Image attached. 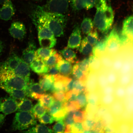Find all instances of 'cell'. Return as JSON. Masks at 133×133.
<instances>
[{"label":"cell","instance_id":"8","mask_svg":"<svg viewBox=\"0 0 133 133\" xmlns=\"http://www.w3.org/2000/svg\"><path fill=\"white\" fill-rule=\"evenodd\" d=\"M21 60L22 59L16 54L11 55L6 61L0 64V74L13 71Z\"/></svg>","mask_w":133,"mask_h":133},{"label":"cell","instance_id":"34","mask_svg":"<svg viewBox=\"0 0 133 133\" xmlns=\"http://www.w3.org/2000/svg\"><path fill=\"white\" fill-rule=\"evenodd\" d=\"M87 91L78 93L76 97V102L80 109H83L86 108L88 104Z\"/></svg>","mask_w":133,"mask_h":133},{"label":"cell","instance_id":"1","mask_svg":"<svg viewBox=\"0 0 133 133\" xmlns=\"http://www.w3.org/2000/svg\"><path fill=\"white\" fill-rule=\"evenodd\" d=\"M31 17L36 26L41 24L47 26L55 36L61 37L64 35L67 20L65 15L48 12L41 6H37L31 11Z\"/></svg>","mask_w":133,"mask_h":133},{"label":"cell","instance_id":"12","mask_svg":"<svg viewBox=\"0 0 133 133\" xmlns=\"http://www.w3.org/2000/svg\"><path fill=\"white\" fill-rule=\"evenodd\" d=\"M81 40V28L78 26L74 28L70 36L68 41L67 47L71 49H79Z\"/></svg>","mask_w":133,"mask_h":133},{"label":"cell","instance_id":"26","mask_svg":"<svg viewBox=\"0 0 133 133\" xmlns=\"http://www.w3.org/2000/svg\"><path fill=\"white\" fill-rule=\"evenodd\" d=\"M56 52V50L54 49L42 47L36 51L35 57L39 58L44 61Z\"/></svg>","mask_w":133,"mask_h":133},{"label":"cell","instance_id":"20","mask_svg":"<svg viewBox=\"0 0 133 133\" xmlns=\"http://www.w3.org/2000/svg\"><path fill=\"white\" fill-rule=\"evenodd\" d=\"M40 75L39 84L45 91H49L54 82V76L46 73Z\"/></svg>","mask_w":133,"mask_h":133},{"label":"cell","instance_id":"11","mask_svg":"<svg viewBox=\"0 0 133 133\" xmlns=\"http://www.w3.org/2000/svg\"><path fill=\"white\" fill-rule=\"evenodd\" d=\"M0 9V19L8 21L14 16L15 10L11 0H8L3 4Z\"/></svg>","mask_w":133,"mask_h":133},{"label":"cell","instance_id":"28","mask_svg":"<svg viewBox=\"0 0 133 133\" xmlns=\"http://www.w3.org/2000/svg\"><path fill=\"white\" fill-rule=\"evenodd\" d=\"M33 107L32 101L29 99H24L18 103L17 110L18 112H31Z\"/></svg>","mask_w":133,"mask_h":133},{"label":"cell","instance_id":"48","mask_svg":"<svg viewBox=\"0 0 133 133\" xmlns=\"http://www.w3.org/2000/svg\"><path fill=\"white\" fill-rule=\"evenodd\" d=\"M96 123V121L95 119H85L83 122L84 129L89 130L91 132L94 129Z\"/></svg>","mask_w":133,"mask_h":133},{"label":"cell","instance_id":"4","mask_svg":"<svg viewBox=\"0 0 133 133\" xmlns=\"http://www.w3.org/2000/svg\"><path fill=\"white\" fill-rule=\"evenodd\" d=\"M36 124V118L32 112H19L15 116L12 127L14 130H24Z\"/></svg>","mask_w":133,"mask_h":133},{"label":"cell","instance_id":"53","mask_svg":"<svg viewBox=\"0 0 133 133\" xmlns=\"http://www.w3.org/2000/svg\"><path fill=\"white\" fill-rule=\"evenodd\" d=\"M84 130L83 122H75L71 128L70 132H83Z\"/></svg>","mask_w":133,"mask_h":133},{"label":"cell","instance_id":"2","mask_svg":"<svg viewBox=\"0 0 133 133\" xmlns=\"http://www.w3.org/2000/svg\"><path fill=\"white\" fill-rule=\"evenodd\" d=\"M96 12L94 24L96 29L103 33L108 32L112 26L114 19L112 8L106 0H96Z\"/></svg>","mask_w":133,"mask_h":133},{"label":"cell","instance_id":"52","mask_svg":"<svg viewBox=\"0 0 133 133\" xmlns=\"http://www.w3.org/2000/svg\"><path fill=\"white\" fill-rule=\"evenodd\" d=\"M74 117L75 122H83L85 119V114L84 111L79 109L75 110Z\"/></svg>","mask_w":133,"mask_h":133},{"label":"cell","instance_id":"7","mask_svg":"<svg viewBox=\"0 0 133 133\" xmlns=\"http://www.w3.org/2000/svg\"><path fill=\"white\" fill-rule=\"evenodd\" d=\"M18 103L11 96L0 98V113L5 115L11 114L17 110Z\"/></svg>","mask_w":133,"mask_h":133},{"label":"cell","instance_id":"9","mask_svg":"<svg viewBox=\"0 0 133 133\" xmlns=\"http://www.w3.org/2000/svg\"><path fill=\"white\" fill-rule=\"evenodd\" d=\"M24 91L26 96L36 99H39L43 95L45 94L46 91L39 84L33 83L31 81H30Z\"/></svg>","mask_w":133,"mask_h":133},{"label":"cell","instance_id":"27","mask_svg":"<svg viewBox=\"0 0 133 133\" xmlns=\"http://www.w3.org/2000/svg\"><path fill=\"white\" fill-rule=\"evenodd\" d=\"M60 53L66 61L71 63H74L76 59V53L70 48L66 47L60 51Z\"/></svg>","mask_w":133,"mask_h":133},{"label":"cell","instance_id":"23","mask_svg":"<svg viewBox=\"0 0 133 133\" xmlns=\"http://www.w3.org/2000/svg\"><path fill=\"white\" fill-rule=\"evenodd\" d=\"M36 26L38 31V38L55 37L54 33L47 26L41 24H38Z\"/></svg>","mask_w":133,"mask_h":133},{"label":"cell","instance_id":"10","mask_svg":"<svg viewBox=\"0 0 133 133\" xmlns=\"http://www.w3.org/2000/svg\"><path fill=\"white\" fill-rule=\"evenodd\" d=\"M9 31L12 37L19 40L24 39L26 34L24 24L19 21L15 22L11 24Z\"/></svg>","mask_w":133,"mask_h":133},{"label":"cell","instance_id":"13","mask_svg":"<svg viewBox=\"0 0 133 133\" xmlns=\"http://www.w3.org/2000/svg\"><path fill=\"white\" fill-rule=\"evenodd\" d=\"M86 91L88 92H95L99 90L97 80V73L90 71L85 82Z\"/></svg>","mask_w":133,"mask_h":133},{"label":"cell","instance_id":"5","mask_svg":"<svg viewBox=\"0 0 133 133\" xmlns=\"http://www.w3.org/2000/svg\"><path fill=\"white\" fill-rule=\"evenodd\" d=\"M121 46L118 33L115 28H114L107 36L105 53L113 58L118 52Z\"/></svg>","mask_w":133,"mask_h":133},{"label":"cell","instance_id":"45","mask_svg":"<svg viewBox=\"0 0 133 133\" xmlns=\"http://www.w3.org/2000/svg\"><path fill=\"white\" fill-rule=\"evenodd\" d=\"M86 0H70L71 8L74 11H79L84 9Z\"/></svg>","mask_w":133,"mask_h":133},{"label":"cell","instance_id":"54","mask_svg":"<svg viewBox=\"0 0 133 133\" xmlns=\"http://www.w3.org/2000/svg\"><path fill=\"white\" fill-rule=\"evenodd\" d=\"M65 93L63 91H56L53 93L52 96L56 100L64 102L66 101Z\"/></svg>","mask_w":133,"mask_h":133},{"label":"cell","instance_id":"36","mask_svg":"<svg viewBox=\"0 0 133 133\" xmlns=\"http://www.w3.org/2000/svg\"><path fill=\"white\" fill-rule=\"evenodd\" d=\"M62 58V56L56 52L44 60V61L46 65L50 68L57 64Z\"/></svg>","mask_w":133,"mask_h":133},{"label":"cell","instance_id":"21","mask_svg":"<svg viewBox=\"0 0 133 133\" xmlns=\"http://www.w3.org/2000/svg\"><path fill=\"white\" fill-rule=\"evenodd\" d=\"M121 31L127 35L130 39H133V16H129L126 18L123 21V27Z\"/></svg>","mask_w":133,"mask_h":133},{"label":"cell","instance_id":"39","mask_svg":"<svg viewBox=\"0 0 133 133\" xmlns=\"http://www.w3.org/2000/svg\"><path fill=\"white\" fill-rule=\"evenodd\" d=\"M107 77L108 84L115 86L117 84L118 74L112 69L109 70L107 72Z\"/></svg>","mask_w":133,"mask_h":133},{"label":"cell","instance_id":"25","mask_svg":"<svg viewBox=\"0 0 133 133\" xmlns=\"http://www.w3.org/2000/svg\"><path fill=\"white\" fill-rule=\"evenodd\" d=\"M107 36L105 37L101 41L97 42L94 46L92 50V54L98 57L105 53L106 39Z\"/></svg>","mask_w":133,"mask_h":133},{"label":"cell","instance_id":"19","mask_svg":"<svg viewBox=\"0 0 133 133\" xmlns=\"http://www.w3.org/2000/svg\"><path fill=\"white\" fill-rule=\"evenodd\" d=\"M59 74L62 75L69 77L71 74L72 67L71 63L62 58L57 64Z\"/></svg>","mask_w":133,"mask_h":133},{"label":"cell","instance_id":"57","mask_svg":"<svg viewBox=\"0 0 133 133\" xmlns=\"http://www.w3.org/2000/svg\"><path fill=\"white\" fill-rule=\"evenodd\" d=\"M96 0H86L84 9L89 10L94 7L95 5Z\"/></svg>","mask_w":133,"mask_h":133},{"label":"cell","instance_id":"42","mask_svg":"<svg viewBox=\"0 0 133 133\" xmlns=\"http://www.w3.org/2000/svg\"><path fill=\"white\" fill-rule=\"evenodd\" d=\"M116 99L114 95H101L100 98V104L109 107Z\"/></svg>","mask_w":133,"mask_h":133},{"label":"cell","instance_id":"62","mask_svg":"<svg viewBox=\"0 0 133 133\" xmlns=\"http://www.w3.org/2000/svg\"><path fill=\"white\" fill-rule=\"evenodd\" d=\"M32 1H39V0H32Z\"/></svg>","mask_w":133,"mask_h":133},{"label":"cell","instance_id":"3","mask_svg":"<svg viewBox=\"0 0 133 133\" xmlns=\"http://www.w3.org/2000/svg\"><path fill=\"white\" fill-rule=\"evenodd\" d=\"M30 79L11 75L0 76V88L25 90L30 82Z\"/></svg>","mask_w":133,"mask_h":133},{"label":"cell","instance_id":"17","mask_svg":"<svg viewBox=\"0 0 133 133\" xmlns=\"http://www.w3.org/2000/svg\"><path fill=\"white\" fill-rule=\"evenodd\" d=\"M30 67L33 71L38 74L47 73L49 68L43 60L36 57L30 64Z\"/></svg>","mask_w":133,"mask_h":133},{"label":"cell","instance_id":"18","mask_svg":"<svg viewBox=\"0 0 133 133\" xmlns=\"http://www.w3.org/2000/svg\"><path fill=\"white\" fill-rule=\"evenodd\" d=\"M123 100L116 99L109 107V110L115 118H119L125 111Z\"/></svg>","mask_w":133,"mask_h":133},{"label":"cell","instance_id":"41","mask_svg":"<svg viewBox=\"0 0 133 133\" xmlns=\"http://www.w3.org/2000/svg\"><path fill=\"white\" fill-rule=\"evenodd\" d=\"M101 119L104 124L106 125H113L116 120L115 117L109 110L105 113Z\"/></svg>","mask_w":133,"mask_h":133},{"label":"cell","instance_id":"55","mask_svg":"<svg viewBox=\"0 0 133 133\" xmlns=\"http://www.w3.org/2000/svg\"><path fill=\"white\" fill-rule=\"evenodd\" d=\"M115 86L109 84L103 89L101 90V95H114Z\"/></svg>","mask_w":133,"mask_h":133},{"label":"cell","instance_id":"31","mask_svg":"<svg viewBox=\"0 0 133 133\" xmlns=\"http://www.w3.org/2000/svg\"><path fill=\"white\" fill-rule=\"evenodd\" d=\"M3 89L8 93L11 97L15 99L22 100L25 99L26 96L24 90L10 89Z\"/></svg>","mask_w":133,"mask_h":133},{"label":"cell","instance_id":"32","mask_svg":"<svg viewBox=\"0 0 133 133\" xmlns=\"http://www.w3.org/2000/svg\"><path fill=\"white\" fill-rule=\"evenodd\" d=\"M94 25V23L91 18H85L81 23V29L84 34H88L92 30Z\"/></svg>","mask_w":133,"mask_h":133},{"label":"cell","instance_id":"15","mask_svg":"<svg viewBox=\"0 0 133 133\" xmlns=\"http://www.w3.org/2000/svg\"><path fill=\"white\" fill-rule=\"evenodd\" d=\"M14 75L30 79V69L29 65L22 59V60L17 67L12 71Z\"/></svg>","mask_w":133,"mask_h":133},{"label":"cell","instance_id":"38","mask_svg":"<svg viewBox=\"0 0 133 133\" xmlns=\"http://www.w3.org/2000/svg\"><path fill=\"white\" fill-rule=\"evenodd\" d=\"M47 112L45 108L38 102L33 107L31 112L36 118L39 119Z\"/></svg>","mask_w":133,"mask_h":133},{"label":"cell","instance_id":"30","mask_svg":"<svg viewBox=\"0 0 133 133\" xmlns=\"http://www.w3.org/2000/svg\"><path fill=\"white\" fill-rule=\"evenodd\" d=\"M94 47L88 42L86 38H84L81 43L79 52L84 55H89L92 53Z\"/></svg>","mask_w":133,"mask_h":133},{"label":"cell","instance_id":"58","mask_svg":"<svg viewBox=\"0 0 133 133\" xmlns=\"http://www.w3.org/2000/svg\"><path fill=\"white\" fill-rule=\"evenodd\" d=\"M126 96H132L133 85L132 83L130 84L125 87Z\"/></svg>","mask_w":133,"mask_h":133},{"label":"cell","instance_id":"14","mask_svg":"<svg viewBox=\"0 0 133 133\" xmlns=\"http://www.w3.org/2000/svg\"><path fill=\"white\" fill-rule=\"evenodd\" d=\"M36 51V46L34 43L30 42L27 47L23 51L22 59L30 65L34 59Z\"/></svg>","mask_w":133,"mask_h":133},{"label":"cell","instance_id":"56","mask_svg":"<svg viewBox=\"0 0 133 133\" xmlns=\"http://www.w3.org/2000/svg\"><path fill=\"white\" fill-rule=\"evenodd\" d=\"M47 73L54 76L60 74L58 69L57 64L49 68Z\"/></svg>","mask_w":133,"mask_h":133},{"label":"cell","instance_id":"50","mask_svg":"<svg viewBox=\"0 0 133 133\" xmlns=\"http://www.w3.org/2000/svg\"><path fill=\"white\" fill-rule=\"evenodd\" d=\"M39 119V122L44 124H51L54 121L52 116L47 112Z\"/></svg>","mask_w":133,"mask_h":133},{"label":"cell","instance_id":"44","mask_svg":"<svg viewBox=\"0 0 133 133\" xmlns=\"http://www.w3.org/2000/svg\"><path fill=\"white\" fill-rule=\"evenodd\" d=\"M64 107V102L55 100L54 103L48 110L47 112L52 116Z\"/></svg>","mask_w":133,"mask_h":133},{"label":"cell","instance_id":"60","mask_svg":"<svg viewBox=\"0 0 133 133\" xmlns=\"http://www.w3.org/2000/svg\"><path fill=\"white\" fill-rule=\"evenodd\" d=\"M4 46L2 42L0 40V56L2 53L3 49H4Z\"/></svg>","mask_w":133,"mask_h":133},{"label":"cell","instance_id":"43","mask_svg":"<svg viewBox=\"0 0 133 133\" xmlns=\"http://www.w3.org/2000/svg\"><path fill=\"white\" fill-rule=\"evenodd\" d=\"M114 95L116 99L123 100L126 96L125 87L116 84L115 87Z\"/></svg>","mask_w":133,"mask_h":133},{"label":"cell","instance_id":"35","mask_svg":"<svg viewBox=\"0 0 133 133\" xmlns=\"http://www.w3.org/2000/svg\"><path fill=\"white\" fill-rule=\"evenodd\" d=\"M25 132L29 133H52L54 132L52 130L43 124L36 125V126L30 128Z\"/></svg>","mask_w":133,"mask_h":133},{"label":"cell","instance_id":"46","mask_svg":"<svg viewBox=\"0 0 133 133\" xmlns=\"http://www.w3.org/2000/svg\"><path fill=\"white\" fill-rule=\"evenodd\" d=\"M86 37L88 42L91 45L94 46L95 45L98 41V36L97 31L96 30H93Z\"/></svg>","mask_w":133,"mask_h":133},{"label":"cell","instance_id":"51","mask_svg":"<svg viewBox=\"0 0 133 133\" xmlns=\"http://www.w3.org/2000/svg\"><path fill=\"white\" fill-rule=\"evenodd\" d=\"M89 58H86L82 61L77 63L78 66L82 70L88 74L90 72L89 69Z\"/></svg>","mask_w":133,"mask_h":133},{"label":"cell","instance_id":"47","mask_svg":"<svg viewBox=\"0 0 133 133\" xmlns=\"http://www.w3.org/2000/svg\"><path fill=\"white\" fill-rule=\"evenodd\" d=\"M67 112L64 106L62 109L53 114L52 116L54 121H58L64 119Z\"/></svg>","mask_w":133,"mask_h":133},{"label":"cell","instance_id":"22","mask_svg":"<svg viewBox=\"0 0 133 133\" xmlns=\"http://www.w3.org/2000/svg\"><path fill=\"white\" fill-rule=\"evenodd\" d=\"M89 60L90 71L97 73L102 69V64L99 57L92 54L90 56Z\"/></svg>","mask_w":133,"mask_h":133},{"label":"cell","instance_id":"59","mask_svg":"<svg viewBox=\"0 0 133 133\" xmlns=\"http://www.w3.org/2000/svg\"><path fill=\"white\" fill-rule=\"evenodd\" d=\"M5 116V115L4 114H0V127L4 123Z\"/></svg>","mask_w":133,"mask_h":133},{"label":"cell","instance_id":"6","mask_svg":"<svg viewBox=\"0 0 133 133\" xmlns=\"http://www.w3.org/2000/svg\"><path fill=\"white\" fill-rule=\"evenodd\" d=\"M70 0H47L44 5L41 6L47 12L64 15L69 10Z\"/></svg>","mask_w":133,"mask_h":133},{"label":"cell","instance_id":"61","mask_svg":"<svg viewBox=\"0 0 133 133\" xmlns=\"http://www.w3.org/2000/svg\"><path fill=\"white\" fill-rule=\"evenodd\" d=\"M8 1V0H0V4H3L6 1Z\"/></svg>","mask_w":133,"mask_h":133},{"label":"cell","instance_id":"33","mask_svg":"<svg viewBox=\"0 0 133 133\" xmlns=\"http://www.w3.org/2000/svg\"><path fill=\"white\" fill-rule=\"evenodd\" d=\"M99 58L100 60L103 68L107 70L112 69V57L104 53Z\"/></svg>","mask_w":133,"mask_h":133},{"label":"cell","instance_id":"37","mask_svg":"<svg viewBox=\"0 0 133 133\" xmlns=\"http://www.w3.org/2000/svg\"><path fill=\"white\" fill-rule=\"evenodd\" d=\"M39 44L42 47L51 49L56 45V39L54 38H39Z\"/></svg>","mask_w":133,"mask_h":133},{"label":"cell","instance_id":"16","mask_svg":"<svg viewBox=\"0 0 133 133\" xmlns=\"http://www.w3.org/2000/svg\"><path fill=\"white\" fill-rule=\"evenodd\" d=\"M54 86L56 91L66 92V86L71 79L59 74L54 76Z\"/></svg>","mask_w":133,"mask_h":133},{"label":"cell","instance_id":"24","mask_svg":"<svg viewBox=\"0 0 133 133\" xmlns=\"http://www.w3.org/2000/svg\"><path fill=\"white\" fill-rule=\"evenodd\" d=\"M71 74L74 79L82 81L85 83L88 75L86 74L79 67L77 63L72 67Z\"/></svg>","mask_w":133,"mask_h":133},{"label":"cell","instance_id":"40","mask_svg":"<svg viewBox=\"0 0 133 133\" xmlns=\"http://www.w3.org/2000/svg\"><path fill=\"white\" fill-rule=\"evenodd\" d=\"M131 73L120 75L118 78L117 84L125 87L130 84L132 80V77L131 76Z\"/></svg>","mask_w":133,"mask_h":133},{"label":"cell","instance_id":"29","mask_svg":"<svg viewBox=\"0 0 133 133\" xmlns=\"http://www.w3.org/2000/svg\"><path fill=\"white\" fill-rule=\"evenodd\" d=\"M55 100L52 96L45 94L39 99V102L43 107L48 110L54 103Z\"/></svg>","mask_w":133,"mask_h":133},{"label":"cell","instance_id":"49","mask_svg":"<svg viewBox=\"0 0 133 133\" xmlns=\"http://www.w3.org/2000/svg\"><path fill=\"white\" fill-rule=\"evenodd\" d=\"M64 119L57 121L53 127V131L54 132L63 133L64 132L65 129V125Z\"/></svg>","mask_w":133,"mask_h":133}]
</instances>
